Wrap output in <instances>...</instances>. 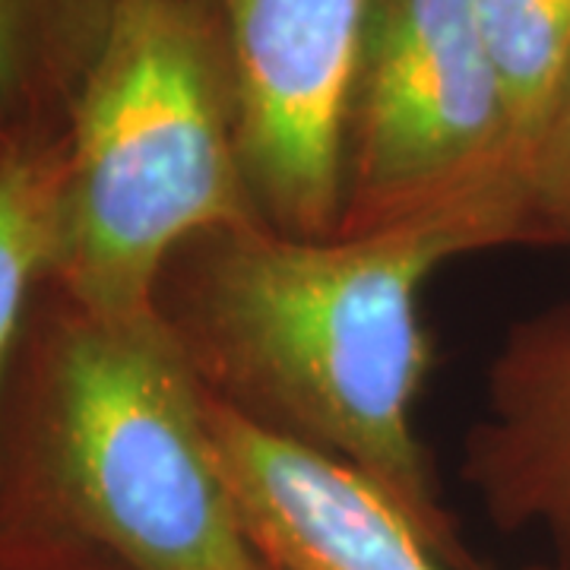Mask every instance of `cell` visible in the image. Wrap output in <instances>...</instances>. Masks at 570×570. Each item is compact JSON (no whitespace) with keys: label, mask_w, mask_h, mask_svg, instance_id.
Masks as SVG:
<instances>
[{"label":"cell","mask_w":570,"mask_h":570,"mask_svg":"<svg viewBox=\"0 0 570 570\" xmlns=\"http://www.w3.org/2000/svg\"><path fill=\"white\" fill-rule=\"evenodd\" d=\"M460 197H508L527 213L475 0H371L340 232Z\"/></svg>","instance_id":"277c9868"},{"label":"cell","mask_w":570,"mask_h":570,"mask_svg":"<svg viewBox=\"0 0 570 570\" xmlns=\"http://www.w3.org/2000/svg\"><path fill=\"white\" fill-rule=\"evenodd\" d=\"M204 412L232 504L273 570H450L362 472L250 419L206 384Z\"/></svg>","instance_id":"8992f818"},{"label":"cell","mask_w":570,"mask_h":570,"mask_svg":"<svg viewBox=\"0 0 570 570\" xmlns=\"http://www.w3.org/2000/svg\"><path fill=\"white\" fill-rule=\"evenodd\" d=\"M7 142H10V134H7V130L0 127V156H3V149H7Z\"/></svg>","instance_id":"4fadbf2b"},{"label":"cell","mask_w":570,"mask_h":570,"mask_svg":"<svg viewBox=\"0 0 570 570\" xmlns=\"http://www.w3.org/2000/svg\"><path fill=\"white\" fill-rule=\"evenodd\" d=\"M501 245H530L508 197H460L330 238L257 219L194 242L178 302L159 307L206 387L362 472L453 561L415 434L431 362L422 288L453 257Z\"/></svg>","instance_id":"6da1fadb"},{"label":"cell","mask_w":570,"mask_h":570,"mask_svg":"<svg viewBox=\"0 0 570 570\" xmlns=\"http://www.w3.org/2000/svg\"><path fill=\"white\" fill-rule=\"evenodd\" d=\"M269 570H273V568H269Z\"/></svg>","instance_id":"5bb4252c"},{"label":"cell","mask_w":570,"mask_h":570,"mask_svg":"<svg viewBox=\"0 0 570 570\" xmlns=\"http://www.w3.org/2000/svg\"><path fill=\"white\" fill-rule=\"evenodd\" d=\"M63 134L10 137L0 156V377L32 285L61 250Z\"/></svg>","instance_id":"9c48e42d"},{"label":"cell","mask_w":570,"mask_h":570,"mask_svg":"<svg viewBox=\"0 0 570 570\" xmlns=\"http://www.w3.org/2000/svg\"><path fill=\"white\" fill-rule=\"evenodd\" d=\"M41 469L70 530L124 570H269L219 475L204 381L163 307L96 317L70 305L45 365Z\"/></svg>","instance_id":"3957f363"},{"label":"cell","mask_w":570,"mask_h":570,"mask_svg":"<svg viewBox=\"0 0 570 570\" xmlns=\"http://www.w3.org/2000/svg\"><path fill=\"white\" fill-rule=\"evenodd\" d=\"M0 570H73L41 549H26L17 539L0 532Z\"/></svg>","instance_id":"7c38bea8"},{"label":"cell","mask_w":570,"mask_h":570,"mask_svg":"<svg viewBox=\"0 0 570 570\" xmlns=\"http://www.w3.org/2000/svg\"><path fill=\"white\" fill-rule=\"evenodd\" d=\"M469 469L494 513L539 527L570 561V305L513 326L489 371Z\"/></svg>","instance_id":"52a82bcc"},{"label":"cell","mask_w":570,"mask_h":570,"mask_svg":"<svg viewBox=\"0 0 570 570\" xmlns=\"http://www.w3.org/2000/svg\"><path fill=\"white\" fill-rule=\"evenodd\" d=\"M235 140L261 219L302 238L343 225L346 149L371 0H213Z\"/></svg>","instance_id":"5b68a950"},{"label":"cell","mask_w":570,"mask_h":570,"mask_svg":"<svg viewBox=\"0 0 570 570\" xmlns=\"http://www.w3.org/2000/svg\"><path fill=\"white\" fill-rule=\"evenodd\" d=\"M61 206L55 279L96 317L156 314L184 247L261 219L213 0H111L63 121Z\"/></svg>","instance_id":"7a4b0ae2"},{"label":"cell","mask_w":570,"mask_h":570,"mask_svg":"<svg viewBox=\"0 0 570 570\" xmlns=\"http://www.w3.org/2000/svg\"><path fill=\"white\" fill-rule=\"evenodd\" d=\"M475 10L527 178L532 149L570 82V0H475Z\"/></svg>","instance_id":"30bf717a"},{"label":"cell","mask_w":570,"mask_h":570,"mask_svg":"<svg viewBox=\"0 0 570 570\" xmlns=\"http://www.w3.org/2000/svg\"><path fill=\"white\" fill-rule=\"evenodd\" d=\"M523 190L530 245L561 247L570 254V82L532 149Z\"/></svg>","instance_id":"8fae6325"},{"label":"cell","mask_w":570,"mask_h":570,"mask_svg":"<svg viewBox=\"0 0 570 570\" xmlns=\"http://www.w3.org/2000/svg\"><path fill=\"white\" fill-rule=\"evenodd\" d=\"M111 0H0V127L63 134Z\"/></svg>","instance_id":"ba28073f"}]
</instances>
